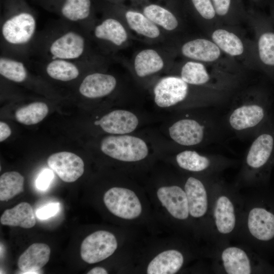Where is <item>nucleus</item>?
<instances>
[{
	"label": "nucleus",
	"mask_w": 274,
	"mask_h": 274,
	"mask_svg": "<svg viewBox=\"0 0 274 274\" xmlns=\"http://www.w3.org/2000/svg\"><path fill=\"white\" fill-rule=\"evenodd\" d=\"M211 108L170 112L155 133L164 142L178 147L198 149L219 143L227 131L223 117Z\"/></svg>",
	"instance_id": "nucleus-1"
},
{
	"label": "nucleus",
	"mask_w": 274,
	"mask_h": 274,
	"mask_svg": "<svg viewBox=\"0 0 274 274\" xmlns=\"http://www.w3.org/2000/svg\"><path fill=\"white\" fill-rule=\"evenodd\" d=\"M102 56L106 55L86 30L60 19L38 32L27 60H82Z\"/></svg>",
	"instance_id": "nucleus-2"
},
{
	"label": "nucleus",
	"mask_w": 274,
	"mask_h": 274,
	"mask_svg": "<svg viewBox=\"0 0 274 274\" xmlns=\"http://www.w3.org/2000/svg\"><path fill=\"white\" fill-rule=\"evenodd\" d=\"M148 90L155 107L169 112L222 105L229 101L236 91L192 85L173 75L161 76Z\"/></svg>",
	"instance_id": "nucleus-3"
},
{
	"label": "nucleus",
	"mask_w": 274,
	"mask_h": 274,
	"mask_svg": "<svg viewBox=\"0 0 274 274\" xmlns=\"http://www.w3.org/2000/svg\"><path fill=\"white\" fill-rule=\"evenodd\" d=\"M244 202V196L238 189L226 183L221 176L217 178L213 191L207 255L235 239Z\"/></svg>",
	"instance_id": "nucleus-4"
},
{
	"label": "nucleus",
	"mask_w": 274,
	"mask_h": 274,
	"mask_svg": "<svg viewBox=\"0 0 274 274\" xmlns=\"http://www.w3.org/2000/svg\"><path fill=\"white\" fill-rule=\"evenodd\" d=\"M1 19V54L26 61L37 31L34 12L22 0H8Z\"/></svg>",
	"instance_id": "nucleus-5"
},
{
	"label": "nucleus",
	"mask_w": 274,
	"mask_h": 274,
	"mask_svg": "<svg viewBox=\"0 0 274 274\" xmlns=\"http://www.w3.org/2000/svg\"><path fill=\"white\" fill-rule=\"evenodd\" d=\"M229 110L223 117L227 132L239 139L252 137L264 121L265 109L256 88L242 86L232 95Z\"/></svg>",
	"instance_id": "nucleus-6"
},
{
	"label": "nucleus",
	"mask_w": 274,
	"mask_h": 274,
	"mask_svg": "<svg viewBox=\"0 0 274 274\" xmlns=\"http://www.w3.org/2000/svg\"><path fill=\"white\" fill-rule=\"evenodd\" d=\"M166 75L177 76L192 85L232 91L243 86L246 77L222 67L183 58L176 60Z\"/></svg>",
	"instance_id": "nucleus-7"
},
{
	"label": "nucleus",
	"mask_w": 274,
	"mask_h": 274,
	"mask_svg": "<svg viewBox=\"0 0 274 274\" xmlns=\"http://www.w3.org/2000/svg\"><path fill=\"white\" fill-rule=\"evenodd\" d=\"M156 140L158 155L165 154L177 167L185 174L220 176L223 171L237 163V160L222 155L201 152L197 149L175 147L159 139Z\"/></svg>",
	"instance_id": "nucleus-8"
},
{
	"label": "nucleus",
	"mask_w": 274,
	"mask_h": 274,
	"mask_svg": "<svg viewBox=\"0 0 274 274\" xmlns=\"http://www.w3.org/2000/svg\"><path fill=\"white\" fill-rule=\"evenodd\" d=\"M219 176H201L185 173L181 178L192 225L198 235L207 242L208 246L213 191Z\"/></svg>",
	"instance_id": "nucleus-9"
},
{
	"label": "nucleus",
	"mask_w": 274,
	"mask_h": 274,
	"mask_svg": "<svg viewBox=\"0 0 274 274\" xmlns=\"http://www.w3.org/2000/svg\"><path fill=\"white\" fill-rule=\"evenodd\" d=\"M99 149L107 156L124 164L140 163L158 155L151 132L108 135L101 140Z\"/></svg>",
	"instance_id": "nucleus-10"
},
{
	"label": "nucleus",
	"mask_w": 274,
	"mask_h": 274,
	"mask_svg": "<svg viewBox=\"0 0 274 274\" xmlns=\"http://www.w3.org/2000/svg\"><path fill=\"white\" fill-rule=\"evenodd\" d=\"M134 52L129 63H125L136 84L149 90L160 77L169 71L177 56L167 46L150 45Z\"/></svg>",
	"instance_id": "nucleus-11"
},
{
	"label": "nucleus",
	"mask_w": 274,
	"mask_h": 274,
	"mask_svg": "<svg viewBox=\"0 0 274 274\" xmlns=\"http://www.w3.org/2000/svg\"><path fill=\"white\" fill-rule=\"evenodd\" d=\"M274 239V213L261 206L252 195L244 196L238 231L234 240L252 250Z\"/></svg>",
	"instance_id": "nucleus-12"
},
{
	"label": "nucleus",
	"mask_w": 274,
	"mask_h": 274,
	"mask_svg": "<svg viewBox=\"0 0 274 274\" xmlns=\"http://www.w3.org/2000/svg\"><path fill=\"white\" fill-rule=\"evenodd\" d=\"M177 57L216 65L231 72L246 75L241 65L224 53L207 36H183L172 41L167 45Z\"/></svg>",
	"instance_id": "nucleus-13"
},
{
	"label": "nucleus",
	"mask_w": 274,
	"mask_h": 274,
	"mask_svg": "<svg viewBox=\"0 0 274 274\" xmlns=\"http://www.w3.org/2000/svg\"><path fill=\"white\" fill-rule=\"evenodd\" d=\"M231 58L246 71H252L258 63L255 42L246 37L238 26L220 25L204 32Z\"/></svg>",
	"instance_id": "nucleus-14"
},
{
	"label": "nucleus",
	"mask_w": 274,
	"mask_h": 274,
	"mask_svg": "<svg viewBox=\"0 0 274 274\" xmlns=\"http://www.w3.org/2000/svg\"><path fill=\"white\" fill-rule=\"evenodd\" d=\"M273 149V135L268 132H257L243 159L234 186L238 189L255 187L262 178Z\"/></svg>",
	"instance_id": "nucleus-15"
},
{
	"label": "nucleus",
	"mask_w": 274,
	"mask_h": 274,
	"mask_svg": "<svg viewBox=\"0 0 274 274\" xmlns=\"http://www.w3.org/2000/svg\"><path fill=\"white\" fill-rule=\"evenodd\" d=\"M211 271L215 273L252 274L259 271L260 261L254 251L238 243L231 242L212 251Z\"/></svg>",
	"instance_id": "nucleus-16"
},
{
	"label": "nucleus",
	"mask_w": 274,
	"mask_h": 274,
	"mask_svg": "<svg viewBox=\"0 0 274 274\" xmlns=\"http://www.w3.org/2000/svg\"><path fill=\"white\" fill-rule=\"evenodd\" d=\"M89 34L98 50L113 59L134 40L123 22L112 12L97 19Z\"/></svg>",
	"instance_id": "nucleus-17"
},
{
	"label": "nucleus",
	"mask_w": 274,
	"mask_h": 274,
	"mask_svg": "<svg viewBox=\"0 0 274 274\" xmlns=\"http://www.w3.org/2000/svg\"><path fill=\"white\" fill-rule=\"evenodd\" d=\"M153 121L147 113L128 105L97 116L93 124L108 135H119L141 131Z\"/></svg>",
	"instance_id": "nucleus-18"
},
{
	"label": "nucleus",
	"mask_w": 274,
	"mask_h": 274,
	"mask_svg": "<svg viewBox=\"0 0 274 274\" xmlns=\"http://www.w3.org/2000/svg\"><path fill=\"white\" fill-rule=\"evenodd\" d=\"M106 56L87 60H73L30 59L26 62L30 65L40 67L49 78L58 81L67 82L77 79L82 73H88L95 69L104 67L112 62Z\"/></svg>",
	"instance_id": "nucleus-19"
},
{
	"label": "nucleus",
	"mask_w": 274,
	"mask_h": 274,
	"mask_svg": "<svg viewBox=\"0 0 274 274\" xmlns=\"http://www.w3.org/2000/svg\"><path fill=\"white\" fill-rule=\"evenodd\" d=\"M107 66L94 70L87 73L79 86L80 94L90 99L103 98L119 91H134L140 87L124 78L106 71Z\"/></svg>",
	"instance_id": "nucleus-20"
},
{
	"label": "nucleus",
	"mask_w": 274,
	"mask_h": 274,
	"mask_svg": "<svg viewBox=\"0 0 274 274\" xmlns=\"http://www.w3.org/2000/svg\"><path fill=\"white\" fill-rule=\"evenodd\" d=\"M123 22L134 40L150 45H167L170 40L143 12L133 9L112 12Z\"/></svg>",
	"instance_id": "nucleus-21"
},
{
	"label": "nucleus",
	"mask_w": 274,
	"mask_h": 274,
	"mask_svg": "<svg viewBox=\"0 0 274 274\" xmlns=\"http://www.w3.org/2000/svg\"><path fill=\"white\" fill-rule=\"evenodd\" d=\"M108 210L115 216L126 220L138 218L142 212L141 202L131 189L113 187L108 190L103 197Z\"/></svg>",
	"instance_id": "nucleus-22"
},
{
	"label": "nucleus",
	"mask_w": 274,
	"mask_h": 274,
	"mask_svg": "<svg viewBox=\"0 0 274 274\" xmlns=\"http://www.w3.org/2000/svg\"><path fill=\"white\" fill-rule=\"evenodd\" d=\"M53 10L61 20L76 25L88 33L97 21L92 0H55Z\"/></svg>",
	"instance_id": "nucleus-23"
},
{
	"label": "nucleus",
	"mask_w": 274,
	"mask_h": 274,
	"mask_svg": "<svg viewBox=\"0 0 274 274\" xmlns=\"http://www.w3.org/2000/svg\"><path fill=\"white\" fill-rule=\"evenodd\" d=\"M118 247L114 234L106 230H98L86 237L80 248V254L83 261L93 264L102 261L111 256Z\"/></svg>",
	"instance_id": "nucleus-24"
},
{
	"label": "nucleus",
	"mask_w": 274,
	"mask_h": 274,
	"mask_svg": "<svg viewBox=\"0 0 274 274\" xmlns=\"http://www.w3.org/2000/svg\"><path fill=\"white\" fill-rule=\"evenodd\" d=\"M156 194L161 205L173 218L186 225H188L189 222L191 223L187 198L181 179L175 183L160 187Z\"/></svg>",
	"instance_id": "nucleus-25"
},
{
	"label": "nucleus",
	"mask_w": 274,
	"mask_h": 274,
	"mask_svg": "<svg viewBox=\"0 0 274 274\" xmlns=\"http://www.w3.org/2000/svg\"><path fill=\"white\" fill-rule=\"evenodd\" d=\"M142 11L167 35L170 42L184 36L182 33L184 31L185 22L170 9L152 3L145 5Z\"/></svg>",
	"instance_id": "nucleus-26"
},
{
	"label": "nucleus",
	"mask_w": 274,
	"mask_h": 274,
	"mask_svg": "<svg viewBox=\"0 0 274 274\" xmlns=\"http://www.w3.org/2000/svg\"><path fill=\"white\" fill-rule=\"evenodd\" d=\"M47 163L59 178L66 183L76 181L84 172L83 160L72 152L64 151L54 153L48 157Z\"/></svg>",
	"instance_id": "nucleus-27"
},
{
	"label": "nucleus",
	"mask_w": 274,
	"mask_h": 274,
	"mask_svg": "<svg viewBox=\"0 0 274 274\" xmlns=\"http://www.w3.org/2000/svg\"><path fill=\"white\" fill-rule=\"evenodd\" d=\"M186 261L183 251L170 249L163 251L155 256L148 264L147 273L174 274L179 272Z\"/></svg>",
	"instance_id": "nucleus-28"
},
{
	"label": "nucleus",
	"mask_w": 274,
	"mask_h": 274,
	"mask_svg": "<svg viewBox=\"0 0 274 274\" xmlns=\"http://www.w3.org/2000/svg\"><path fill=\"white\" fill-rule=\"evenodd\" d=\"M51 250L44 243H33L19 257L18 266L23 273H37L50 259Z\"/></svg>",
	"instance_id": "nucleus-29"
},
{
	"label": "nucleus",
	"mask_w": 274,
	"mask_h": 274,
	"mask_svg": "<svg viewBox=\"0 0 274 274\" xmlns=\"http://www.w3.org/2000/svg\"><path fill=\"white\" fill-rule=\"evenodd\" d=\"M3 225L19 226L23 228H30L36 223L32 207L26 202H22L14 207L6 210L0 219Z\"/></svg>",
	"instance_id": "nucleus-30"
},
{
	"label": "nucleus",
	"mask_w": 274,
	"mask_h": 274,
	"mask_svg": "<svg viewBox=\"0 0 274 274\" xmlns=\"http://www.w3.org/2000/svg\"><path fill=\"white\" fill-rule=\"evenodd\" d=\"M253 28L256 35L255 42L258 63L267 66H274V33L261 31L258 26L248 19L247 22Z\"/></svg>",
	"instance_id": "nucleus-31"
},
{
	"label": "nucleus",
	"mask_w": 274,
	"mask_h": 274,
	"mask_svg": "<svg viewBox=\"0 0 274 274\" xmlns=\"http://www.w3.org/2000/svg\"><path fill=\"white\" fill-rule=\"evenodd\" d=\"M194 12L196 23L204 32L221 25L212 0H189Z\"/></svg>",
	"instance_id": "nucleus-32"
},
{
	"label": "nucleus",
	"mask_w": 274,
	"mask_h": 274,
	"mask_svg": "<svg viewBox=\"0 0 274 274\" xmlns=\"http://www.w3.org/2000/svg\"><path fill=\"white\" fill-rule=\"evenodd\" d=\"M24 179L18 172H8L0 177V200L8 201L23 191Z\"/></svg>",
	"instance_id": "nucleus-33"
},
{
	"label": "nucleus",
	"mask_w": 274,
	"mask_h": 274,
	"mask_svg": "<svg viewBox=\"0 0 274 274\" xmlns=\"http://www.w3.org/2000/svg\"><path fill=\"white\" fill-rule=\"evenodd\" d=\"M48 107L42 101H35L16 110L15 116L19 122L27 125L41 122L47 116Z\"/></svg>",
	"instance_id": "nucleus-34"
},
{
	"label": "nucleus",
	"mask_w": 274,
	"mask_h": 274,
	"mask_svg": "<svg viewBox=\"0 0 274 274\" xmlns=\"http://www.w3.org/2000/svg\"><path fill=\"white\" fill-rule=\"evenodd\" d=\"M212 2L221 25L239 26L241 24L232 12V0H212Z\"/></svg>",
	"instance_id": "nucleus-35"
},
{
	"label": "nucleus",
	"mask_w": 274,
	"mask_h": 274,
	"mask_svg": "<svg viewBox=\"0 0 274 274\" xmlns=\"http://www.w3.org/2000/svg\"><path fill=\"white\" fill-rule=\"evenodd\" d=\"M59 210V202H53L39 209L36 215L40 220H46L56 215Z\"/></svg>",
	"instance_id": "nucleus-36"
},
{
	"label": "nucleus",
	"mask_w": 274,
	"mask_h": 274,
	"mask_svg": "<svg viewBox=\"0 0 274 274\" xmlns=\"http://www.w3.org/2000/svg\"><path fill=\"white\" fill-rule=\"evenodd\" d=\"M53 178V173L52 171L49 169H45L43 170L36 181V185L37 187L41 190H46L52 179Z\"/></svg>",
	"instance_id": "nucleus-37"
},
{
	"label": "nucleus",
	"mask_w": 274,
	"mask_h": 274,
	"mask_svg": "<svg viewBox=\"0 0 274 274\" xmlns=\"http://www.w3.org/2000/svg\"><path fill=\"white\" fill-rule=\"evenodd\" d=\"M11 134V130L9 125L4 122H0V142H2Z\"/></svg>",
	"instance_id": "nucleus-38"
},
{
	"label": "nucleus",
	"mask_w": 274,
	"mask_h": 274,
	"mask_svg": "<svg viewBox=\"0 0 274 274\" xmlns=\"http://www.w3.org/2000/svg\"><path fill=\"white\" fill-rule=\"evenodd\" d=\"M107 270L104 267H95L90 270L88 274H107Z\"/></svg>",
	"instance_id": "nucleus-39"
}]
</instances>
